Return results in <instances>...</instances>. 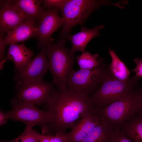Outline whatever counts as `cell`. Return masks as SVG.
Listing matches in <instances>:
<instances>
[{"mask_svg":"<svg viewBox=\"0 0 142 142\" xmlns=\"http://www.w3.org/2000/svg\"><path fill=\"white\" fill-rule=\"evenodd\" d=\"M89 97L68 88L56 90L50 101L46 105L51 119L42 131V134L67 133L66 131L71 129L85 114L94 110Z\"/></svg>","mask_w":142,"mask_h":142,"instance_id":"cell-1","label":"cell"},{"mask_svg":"<svg viewBox=\"0 0 142 142\" xmlns=\"http://www.w3.org/2000/svg\"><path fill=\"white\" fill-rule=\"evenodd\" d=\"M65 38L47 46L48 69L51 74L52 83L57 89L67 88L69 74L73 70L75 58L70 49L65 46Z\"/></svg>","mask_w":142,"mask_h":142,"instance_id":"cell-2","label":"cell"},{"mask_svg":"<svg viewBox=\"0 0 142 142\" xmlns=\"http://www.w3.org/2000/svg\"><path fill=\"white\" fill-rule=\"evenodd\" d=\"M111 4L119 7V3L108 0H68L59 9L64 19L58 39H66L72 28L77 25L84 26L86 21L92 13L100 7Z\"/></svg>","mask_w":142,"mask_h":142,"instance_id":"cell-3","label":"cell"},{"mask_svg":"<svg viewBox=\"0 0 142 142\" xmlns=\"http://www.w3.org/2000/svg\"><path fill=\"white\" fill-rule=\"evenodd\" d=\"M140 78L135 75L123 82L112 76L104 80L89 97L92 108L98 112L112 102L129 95L138 87Z\"/></svg>","mask_w":142,"mask_h":142,"instance_id":"cell-4","label":"cell"},{"mask_svg":"<svg viewBox=\"0 0 142 142\" xmlns=\"http://www.w3.org/2000/svg\"><path fill=\"white\" fill-rule=\"evenodd\" d=\"M102 59L100 64L90 69L72 70L67 83L70 89L89 97L96 91L104 80L112 76Z\"/></svg>","mask_w":142,"mask_h":142,"instance_id":"cell-5","label":"cell"},{"mask_svg":"<svg viewBox=\"0 0 142 142\" xmlns=\"http://www.w3.org/2000/svg\"><path fill=\"white\" fill-rule=\"evenodd\" d=\"M138 88L128 96L100 110L98 113L101 120L114 130L118 131L121 125L137 113Z\"/></svg>","mask_w":142,"mask_h":142,"instance_id":"cell-6","label":"cell"},{"mask_svg":"<svg viewBox=\"0 0 142 142\" xmlns=\"http://www.w3.org/2000/svg\"><path fill=\"white\" fill-rule=\"evenodd\" d=\"M12 109L6 113L9 118L21 121L32 127L38 125L42 131L50 123L51 115L48 110L37 108L35 105L23 102L14 97L11 100Z\"/></svg>","mask_w":142,"mask_h":142,"instance_id":"cell-7","label":"cell"},{"mask_svg":"<svg viewBox=\"0 0 142 142\" xmlns=\"http://www.w3.org/2000/svg\"><path fill=\"white\" fill-rule=\"evenodd\" d=\"M14 90L15 97L38 106L48 104L56 90L52 83L43 79L34 82L19 81L17 82Z\"/></svg>","mask_w":142,"mask_h":142,"instance_id":"cell-8","label":"cell"},{"mask_svg":"<svg viewBox=\"0 0 142 142\" xmlns=\"http://www.w3.org/2000/svg\"><path fill=\"white\" fill-rule=\"evenodd\" d=\"M59 9L49 8L40 13L35 38L38 39V47L40 48L53 43L52 34L62 26L64 19L58 14Z\"/></svg>","mask_w":142,"mask_h":142,"instance_id":"cell-9","label":"cell"},{"mask_svg":"<svg viewBox=\"0 0 142 142\" xmlns=\"http://www.w3.org/2000/svg\"><path fill=\"white\" fill-rule=\"evenodd\" d=\"M47 46L41 48L39 53L14 77V81L34 82L43 79L48 69Z\"/></svg>","mask_w":142,"mask_h":142,"instance_id":"cell-10","label":"cell"},{"mask_svg":"<svg viewBox=\"0 0 142 142\" xmlns=\"http://www.w3.org/2000/svg\"><path fill=\"white\" fill-rule=\"evenodd\" d=\"M28 18L11 0L0 1V34L6 33Z\"/></svg>","mask_w":142,"mask_h":142,"instance_id":"cell-11","label":"cell"},{"mask_svg":"<svg viewBox=\"0 0 142 142\" xmlns=\"http://www.w3.org/2000/svg\"><path fill=\"white\" fill-rule=\"evenodd\" d=\"M101 121L96 111L93 110L86 113L68 133L70 142H80Z\"/></svg>","mask_w":142,"mask_h":142,"instance_id":"cell-12","label":"cell"},{"mask_svg":"<svg viewBox=\"0 0 142 142\" xmlns=\"http://www.w3.org/2000/svg\"><path fill=\"white\" fill-rule=\"evenodd\" d=\"M7 54L4 59L11 60L15 65L14 72H19L31 60L34 52L26 47L24 43L9 44Z\"/></svg>","mask_w":142,"mask_h":142,"instance_id":"cell-13","label":"cell"},{"mask_svg":"<svg viewBox=\"0 0 142 142\" xmlns=\"http://www.w3.org/2000/svg\"><path fill=\"white\" fill-rule=\"evenodd\" d=\"M38 24L34 19L28 18L14 29L8 31L5 36L7 44L23 42L32 37L35 38Z\"/></svg>","mask_w":142,"mask_h":142,"instance_id":"cell-14","label":"cell"},{"mask_svg":"<svg viewBox=\"0 0 142 142\" xmlns=\"http://www.w3.org/2000/svg\"><path fill=\"white\" fill-rule=\"evenodd\" d=\"M105 27L104 25L95 26L89 29L85 26L82 27L80 31L74 34H69L66 39L71 42L72 47L70 49L74 53L77 51L83 53L85 52L86 47L89 42L93 38L101 36L100 30Z\"/></svg>","mask_w":142,"mask_h":142,"instance_id":"cell-15","label":"cell"},{"mask_svg":"<svg viewBox=\"0 0 142 142\" xmlns=\"http://www.w3.org/2000/svg\"><path fill=\"white\" fill-rule=\"evenodd\" d=\"M118 131L133 142H142V115L136 113L121 125Z\"/></svg>","mask_w":142,"mask_h":142,"instance_id":"cell-16","label":"cell"},{"mask_svg":"<svg viewBox=\"0 0 142 142\" xmlns=\"http://www.w3.org/2000/svg\"><path fill=\"white\" fill-rule=\"evenodd\" d=\"M115 131L101 120L80 142H113Z\"/></svg>","mask_w":142,"mask_h":142,"instance_id":"cell-17","label":"cell"},{"mask_svg":"<svg viewBox=\"0 0 142 142\" xmlns=\"http://www.w3.org/2000/svg\"><path fill=\"white\" fill-rule=\"evenodd\" d=\"M12 2L27 17L38 21L41 12L44 9L42 0H16Z\"/></svg>","mask_w":142,"mask_h":142,"instance_id":"cell-18","label":"cell"},{"mask_svg":"<svg viewBox=\"0 0 142 142\" xmlns=\"http://www.w3.org/2000/svg\"><path fill=\"white\" fill-rule=\"evenodd\" d=\"M109 53L112 59L111 62L109 66L111 74L113 77L122 82L128 81L130 78V70L114 50H110Z\"/></svg>","mask_w":142,"mask_h":142,"instance_id":"cell-19","label":"cell"},{"mask_svg":"<svg viewBox=\"0 0 142 142\" xmlns=\"http://www.w3.org/2000/svg\"><path fill=\"white\" fill-rule=\"evenodd\" d=\"M99 57L97 53L92 54L88 51L83 52L80 55L75 57L79 69H90L99 66L102 59L101 58L98 59Z\"/></svg>","mask_w":142,"mask_h":142,"instance_id":"cell-20","label":"cell"},{"mask_svg":"<svg viewBox=\"0 0 142 142\" xmlns=\"http://www.w3.org/2000/svg\"><path fill=\"white\" fill-rule=\"evenodd\" d=\"M32 127L27 125L23 133L17 138L9 141L1 140V142H38L42 134L33 129Z\"/></svg>","mask_w":142,"mask_h":142,"instance_id":"cell-21","label":"cell"},{"mask_svg":"<svg viewBox=\"0 0 142 142\" xmlns=\"http://www.w3.org/2000/svg\"><path fill=\"white\" fill-rule=\"evenodd\" d=\"M38 142H70L68 133L43 134Z\"/></svg>","mask_w":142,"mask_h":142,"instance_id":"cell-22","label":"cell"},{"mask_svg":"<svg viewBox=\"0 0 142 142\" xmlns=\"http://www.w3.org/2000/svg\"><path fill=\"white\" fill-rule=\"evenodd\" d=\"M68 0H44L42 4L44 8H56L59 9L62 7Z\"/></svg>","mask_w":142,"mask_h":142,"instance_id":"cell-23","label":"cell"},{"mask_svg":"<svg viewBox=\"0 0 142 142\" xmlns=\"http://www.w3.org/2000/svg\"><path fill=\"white\" fill-rule=\"evenodd\" d=\"M134 61L136 66L132 70V72H135V76L141 78L142 77V59L136 58Z\"/></svg>","mask_w":142,"mask_h":142,"instance_id":"cell-24","label":"cell"},{"mask_svg":"<svg viewBox=\"0 0 142 142\" xmlns=\"http://www.w3.org/2000/svg\"><path fill=\"white\" fill-rule=\"evenodd\" d=\"M113 142H133L130 138L118 131H115Z\"/></svg>","mask_w":142,"mask_h":142,"instance_id":"cell-25","label":"cell"},{"mask_svg":"<svg viewBox=\"0 0 142 142\" xmlns=\"http://www.w3.org/2000/svg\"><path fill=\"white\" fill-rule=\"evenodd\" d=\"M138 111L137 113L142 115V87H138Z\"/></svg>","mask_w":142,"mask_h":142,"instance_id":"cell-26","label":"cell"},{"mask_svg":"<svg viewBox=\"0 0 142 142\" xmlns=\"http://www.w3.org/2000/svg\"><path fill=\"white\" fill-rule=\"evenodd\" d=\"M5 36L3 34H0V60L3 59L4 57V51L7 45L5 40Z\"/></svg>","mask_w":142,"mask_h":142,"instance_id":"cell-27","label":"cell"},{"mask_svg":"<svg viewBox=\"0 0 142 142\" xmlns=\"http://www.w3.org/2000/svg\"><path fill=\"white\" fill-rule=\"evenodd\" d=\"M9 119L6 113H5L2 110L0 111V125L2 126L5 124L7 122V120Z\"/></svg>","mask_w":142,"mask_h":142,"instance_id":"cell-28","label":"cell"},{"mask_svg":"<svg viewBox=\"0 0 142 142\" xmlns=\"http://www.w3.org/2000/svg\"><path fill=\"white\" fill-rule=\"evenodd\" d=\"M6 61L4 59H3L2 60H0V70H1L3 68L4 65L5 63L6 62Z\"/></svg>","mask_w":142,"mask_h":142,"instance_id":"cell-29","label":"cell"}]
</instances>
